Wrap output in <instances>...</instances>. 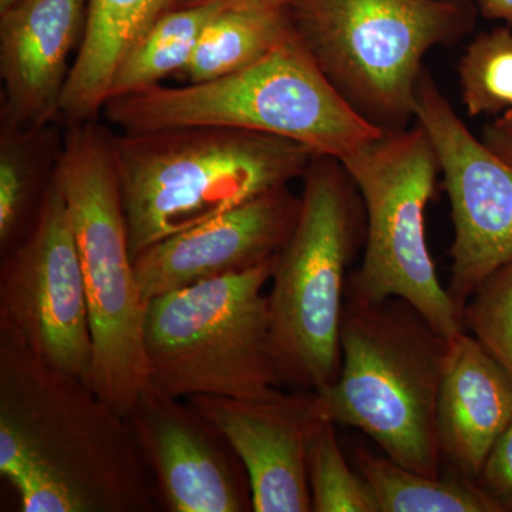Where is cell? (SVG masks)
<instances>
[{"label": "cell", "mask_w": 512, "mask_h": 512, "mask_svg": "<svg viewBox=\"0 0 512 512\" xmlns=\"http://www.w3.org/2000/svg\"><path fill=\"white\" fill-rule=\"evenodd\" d=\"M512 421V377L471 333L448 340L436 406L441 464L476 481Z\"/></svg>", "instance_id": "cell-16"}, {"label": "cell", "mask_w": 512, "mask_h": 512, "mask_svg": "<svg viewBox=\"0 0 512 512\" xmlns=\"http://www.w3.org/2000/svg\"><path fill=\"white\" fill-rule=\"evenodd\" d=\"M214 2V0H177V6L198 5V3Z\"/></svg>", "instance_id": "cell-29"}, {"label": "cell", "mask_w": 512, "mask_h": 512, "mask_svg": "<svg viewBox=\"0 0 512 512\" xmlns=\"http://www.w3.org/2000/svg\"><path fill=\"white\" fill-rule=\"evenodd\" d=\"M16 2H19V0H0V12L8 9L9 6L15 5Z\"/></svg>", "instance_id": "cell-30"}, {"label": "cell", "mask_w": 512, "mask_h": 512, "mask_svg": "<svg viewBox=\"0 0 512 512\" xmlns=\"http://www.w3.org/2000/svg\"><path fill=\"white\" fill-rule=\"evenodd\" d=\"M355 468L375 495L379 512H501L476 481L431 477L356 448Z\"/></svg>", "instance_id": "cell-20"}, {"label": "cell", "mask_w": 512, "mask_h": 512, "mask_svg": "<svg viewBox=\"0 0 512 512\" xmlns=\"http://www.w3.org/2000/svg\"><path fill=\"white\" fill-rule=\"evenodd\" d=\"M0 476L22 512H154L126 417L83 379L0 336Z\"/></svg>", "instance_id": "cell-1"}, {"label": "cell", "mask_w": 512, "mask_h": 512, "mask_svg": "<svg viewBox=\"0 0 512 512\" xmlns=\"http://www.w3.org/2000/svg\"><path fill=\"white\" fill-rule=\"evenodd\" d=\"M120 133L217 126L282 137L343 160L384 133L349 103L293 35L258 62L218 79L164 84L107 101Z\"/></svg>", "instance_id": "cell-3"}, {"label": "cell", "mask_w": 512, "mask_h": 512, "mask_svg": "<svg viewBox=\"0 0 512 512\" xmlns=\"http://www.w3.org/2000/svg\"><path fill=\"white\" fill-rule=\"evenodd\" d=\"M64 130L56 180L72 222L89 302L93 367L87 384L127 419L150 383L144 348L147 303L128 242L114 131L99 120Z\"/></svg>", "instance_id": "cell-5"}, {"label": "cell", "mask_w": 512, "mask_h": 512, "mask_svg": "<svg viewBox=\"0 0 512 512\" xmlns=\"http://www.w3.org/2000/svg\"><path fill=\"white\" fill-rule=\"evenodd\" d=\"M293 35L370 123L407 127L423 59L470 32L464 0H288Z\"/></svg>", "instance_id": "cell-7"}, {"label": "cell", "mask_w": 512, "mask_h": 512, "mask_svg": "<svg viewBox=\"0 0 512 512\" xmlns=\"http://www.w3.org/2000/svg\"><path fill=\"white\" fill-rule=\"evenodd\" d=\"M86 9L87 0H19L0 12V123L59 121Z\"/></svg>", "instance_id": "cell-15"}, {"label": "cell", "mask_w": 512, "mask_h": 512, "mask_svg": "<svg viewBox=\"0 0 512 512\" xmlns=\"http://www.w3.org/2000/svg\"><path fill=\"white\" fill-rule=\"evenodd\" d=\"M227 437L251 483L252 511L311 512L308 450L322 417L315 392L278 390L265 399L188 397Z\"/></svg>", "instance_id": "cell-14"}, {"label": "cell", "mask_w": 512, "mask_h": 512, "mask_svg": "<svg viewBox=\"0 0 512 512\" xmlns=\"http://www.w3.org/2000/svg\"><path fill=\"white\" fill-rule=\"evenodd\" d=\"M131 256L302 178L315 154L286 138L217 126L114 133Z\"/></svg>", "instance_id": "cell-2"}, {"label": "cell", "mask_w": 512, "mask_h": 512, "mask_svg": "<svg viewBox=\"0 0 512 512\" xmlns=\"http://www.w3.org/2000/svg\"><path fill=\"white\" fill-rule=\"evenodd\" d=\"M275 258L147 302L144 348L153 386L184 400L265 399L284 387L264 293Z\"/></svg>", "instance_id": "cell-8"}, {"label": "cell", "mask_w": 512, "mask_h": 512, "mask_svg": "<svg viewBox=\"0 0 512 512\" xmlns=\"http://www.w3.org/2000/svg\"><path fill=\"white\" fill-rule=\"evenodd\" d=\"M463 323L512 377V262L478 286L464 306Z\"/></svg>", "instance_id": "cell-24"}, {"label": "cell", "mask_w": 512, "mask_h": 512, "mask_svg": "<svg viewBox=\"0 0 512 512\" xmlns=\"http://www.w3.org/2000/svg\"><path fill=\"white\" fill-rule=\"evenodd\" d=\"M174 6L177 0H87L82 43L60 104L62 126L99 120L121 64Z\"/></svg>", "instance_id": "cell-17"}, {"label": "cell", "mask_w": 512, "mask_h": 512, "mask_svg": "<svg viewBox=\"0 0 512 512\" xmlns=\"http://www.w3.org/2000/svg\"><path fill=\"white\" fill-rule=\"evenodd\" d=\"M231 2L234 0L174 6L165 12L121 64L109 100L150 89L183 73L205 28Z\"/></svg>", "instance_id": "cell-21"}, {"label": "cell", "mask_w": 512, "mask_h": 512, "mask_svg": "<svg viewBox=\"0 0 512 512\" xmlns=\"http://www.w3.org/2000/svg\"><path fill=\"white\" fill-rule=\"evenodd\" d=\"M414 117L439 157L454 239L450 293L463 316L485 279L512 262V165L478 140L423 70Z\"/></svg>", "instance_id": "cell-11"}, {"label": "cell", "mask_w": 512, "mask_h": 512, "mask_svg": "<svg viewBox=\"0 0 512 512\" xmlns=\"http://www.w3.org/2000/svg\"><path fill=\"white\" fill-rule=\"evenodd\" d=\"M183 400L147 383L127 416L158 505L168 512L252 511L241 458L227 437Z\"/></svg>", "instance_id": "cell-12"}, {"label": "cell", "mask_w": 512, "mask_h": 512, "mask_svg": "<svg viewBox=\"0 0 512 512\" xmlns=\"http://www.w3.org/2000/svg\"><path fill=\"white\" fill-rule=\"evenodd\" d=\"M301 202L289 185L279 187L151 245L134 259L144 301L271 261L291 237Z\"/></svg>", "instance_id": "cell-13"}, {"label": "cell", "mask_w": 512, "mask_h": 512, "mask_svg": "<svg viewBox=\"0 0 512 512\" xmlns=\"http://www.w3.org/2000/svg\"><path fill=\"white\" fill-rule=\"evenodd\" d=\"M288 0H234L211 20L183 77L201 83L245 69L291 35Z\"/></svg>", "instance_id": "cell-19"}, {"label": "cell", "mask_w": 512, "mask_h": 512, "mask_svg": "<svg viewBox=\"0 0 512 512\" xmlns=\"http://www.w3.org/2000/svg\"><path fill=\"white\" fill-rule=\"evenodd\" d=\"M447 348L402 299L346 301L342 363L335 382L315 392L319 416L362 431L403 467L440 477L436 406Z\"/></svg>", "instance_id": "cell-4"}, {"label": "cell", "mask_w": 512, "mask_h": 512, "mask_svg": "<svg viewBox=\"0 0 512 512\" xmlns=\"http://www.w3.org/2000/svg\"><path fill=\"white\" fill-rule=\"evenodd\" d=\"M335 424L322 419L308 450V481L313 512H379L375 495L343 454Z\"/></svg>", "instance_id": "cell-22"}, {"label": "cell", "mask_w": 512, "mask_h": 512, "mask_svg": "<svg viewBox=\"0 0 512 512\" xmlns=\"http://www.w3.org/2000/svg\"><path fill=\"white\" fill-rule=\"evenodd\" d=\"M477 484L501 512L512 511V421L491 448Z\"/></svg>", "instance_id": "cell-25"}, {"label": "cell", "mask_w": 512, "mask_h": 512, "mask_svg": "<svg viewBox=\"0 0 512 512\" xmlns=\"http://www.w3.org/2000/svg\"><path fill=\"white\" fill-rule=\"evenodd\" d=\"M64 126L16 127L0 123V251L16 247L35 224L55 180Z\"/></svg>", "instance_id": "cell-18"}, {"label": "cell", "mask_w": 512, "mask_h": 512, "mask_svg": "<svg viewBox=\"0 0 512 512\" xmlns=\"http://www.w3.org/2000/svg\"><path fill=\"white\" fill-rule=\"evenodd\" d=\"M481 140L493 150L512 147V107L504 111L490 126L485 127Z\"/></svg>", "instance_id": "cell-26"}, {"label": "cell", "mask_w": 512, "mask_h": 512, "mask_svg": "<svg viewBox=\"0 0 512 512\" xmlns=\"http://www.w3.org/2000/svg\"><path fill=\"white\" fill-rule=\"evenodd\" d=\"M0 336L89 382L93 338L79 249L53 180L35 224L0 266Z\"/></svg>", "instance_id": "cell-10"}, {"label": "cell", "mask_w": 512, "mask_h": 512, "mask_svg": "<svg viewBox=\"0 0 512 512\" xmlns=\"http://www.w3.org/2000/svg\"><path fill=\"white\" fill-rule=\"evenodd\" d=\"M461 100L468 116L503 114L512 107V29L481 33L458 64Z\"/></svg>", "instance_id": "cell-23"}, {"label": "cell", "mask_w": 512, "mask_h": 512, "mask_svg": "<svg viewBox=\"0 0 512 512\" xmlns=\"http://www.w3.org/2000/svg\"><path fill=\"white\" fill-rule=\"evenodd\" d=\"M342 165L362 198L366 220L365 254L349 276L346 301L402 299L444 338L466 332L427 244L424 214L440 174L427 131L419 123L384 130Z\"/></svg>", "instance_id": "cell-9"}, {"label": "cell", "mask_w": 512, "mask_h": 512, "mask_svg": "<svg viewBox=\"0 0 512 512\" xmlns=\"http://www.w3.org/2000/svg\"><path fill=\"white\" fill-rule=\"evenodd\" d=\"M301 212L278 252L268 295L284 387L319 392L342 363L340 330L362 198L340 161L316 156L302 177Z\"/></svg>", "instance_id": "cell-6"}, {"label": "cell", "mask_w": 512, "mask_h": 512, "mask_svg": "<svg viewBox=\"0 0 512 512\" xmlns=\"http://www.w3.org/2000/svg\"><path fill=\"white\" fill-rule=\"evenodd\" d=\"M485 19L512 23V0H474Z\"/></svg>", "instance_id": "cell-27"}, {"label": "cell", "mask_w": 512, "mask_h": 512, "mask_svg": "<svg viewBox=\"0 0 512 512\" xmlns=\"http://www.w3.org/2000/svg\"><path fill=\"white\" fill-rule=\"evenodd\" d=\"M491 150H493V148H491ZM493 151H495V153H497L501 158H504L508 164L512 165V147L497 148V150Z\"/></svg>", "instance_id": "cell-28"}]
</instances>
